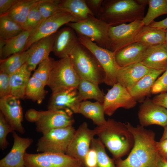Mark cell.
Segmentation results:
<instances>
[{
  "mask_svg": "<svg viewBox=\"0 0 167 167\" xmlns=\"http://www.w3.org/2000/svg\"><path fill=\"white\" fill-rule=\"evenodd\" d=\"M96 135L116 160L128 154L134 143V136L126 124L108 119L106 123L94 129Z\"/></svg>",
  "mask_w": 167,
  "mask_h": 167,
  "instance_id": "2",
  "label": "cell"
},
{
  "mask_svg": "<svg viewBox=\"0 0 167 167\" xmlns=\"http://www.w3.org/2000/svg\"><path fill=\"white\" fill-rule=\"evenodd\" d=\"M144 26L142 20H137L128 24L110 26L109 31L108 49L116 52L135 42L137 34Z\"/></svg>",
  "mask_w": 167,
  "mask_h": 167,
  "instance_id": "10",
  "label": "cell"
},
{
  "mask_svg": "<svg viewBox=\"0 0 167 167\" xmlns=\"http://www.w3.org/2000/svg\"><path fill=\"white\" fill-rule=\"evenodd\" d=\"M34 31L24 30L17 36L4 41L0 39V60L5 59L11 55L22 52L30 35Z\"/></svg>",
  "mask_w": 167,
  "mask_h": 167,
  "instance_id": "25",
  "label": "cell"
},
{
  "mask_svg": "<svg viewBox=\"0 0 167 167\" xmlns=\"http://www.w3.org/2000/svg\"><path fill=\"white\" fill-rule=\"evenodd\" d=\"M136 104L137 101L127 89L117 83L105 95L103 103L105 114L111 116L120 108L129 109L134 107Z\"/></svg>",
  "mask_w": 167,
  "mask_h": 167,
  "instance_id": "14",
  "label": "cell"
},
{
  "mask_svg": "<svg viewBox=\"0 0 167 167\" xmlns=\"http://www.w3.org/2000/svg\"><path fill=\"white\" fill-rule=\"evenodd\" d=\"M135 42L147 47L157 45L165 43V30L144 26L137 34Z\"/></svg>",
  "mask_w": 167,
  "mask_h": 167,
  "instance_id": "26",
  "label": "cell"
},
{
  "mask_svg": "<svg viewBox=\"0 0 167 167\" xmlns=\"http://www.w3.org/2000/svg\"><path fill=\"white\" fill-rule=\"evenodd\" d=\"M79 42L88 49L96 58L105 74L104 83L113 86L117 83V75L120 67L115 59V52L99 46L85 36L77 35Z\"/></svg>",
  "mask_w": 167,
  "mask_h": 167,
  "instance_id": "7",
  "label": "cell"
},
{
  "mask_svg": "<svg viewBox=\"0 0 167 167\" xmlns=\"http://www.w3.org/2000/svg\"><path fill=\"white\" fill-rule=\"evenodd\" d=\"M140 63L120 67L117 75V82L127 89L134 85L149 71Z\"/></svg>",
  "mask_w": 167,
  "mask_h": 167,
  "instance_id": "22",
  "label": "cell"
},
{
  "mask_svg": "<svg viewBox=\"0 0 167 167\" xmlns=\"http://www.w3.org/2000/svg\"><path fill=\"white\" fill-rule=\"evenodd\" d=\"M72 126L52 130L38 140L36 151L66 154L75 131Z\"/></svg>",
  "mask_w": 167,
  "mask_h": 167,
  "instance_id": "8",
  "label": "cell"
},
{
  "mask_svg": "<svg viewBox=\"0 0 167 167\" xmlns=\"http://www.w3.org/2000/svg\"><path fill=\"white\" fill-rule=\"evenodd\" d=\"M45 86L41 80L32 76L26 86L24 97L41 104L48 92L45 89Z\"/></svg>",
  "mask_w": 167,
  "mask_h": 167,
  "instance_id": "33",
  "label": "cell"
},
{
  "mask_svg": "<svg viewBox=\"0 0 167 167\" xmlns=\"http://www.w3.org/2000/svg\"><path fill=\"white\" fill-rule=\"evenodd\" d=\"M59 0H41L38 9L43 20L55 14L63 11L59 6Z\"/></svg>",
  "mask_w": 167,
  "mask_h": 167,
  "instance_id": "38",
  "label": "cell"
},
{
  "mask_svg": "<svg viewBox=\"0 0 167 167\" xmlns=\"http://www.w3.org/2000/svg\"><path fill=\"white\" fill-rule=\"evenodd\" d=\"M165 43L167 45V29L165 30Z\"/></svg>",
  "mask_w": 167,
  "mask_h": 167,
  "instance_id": "52",
  "label": "cell"
},
{
  "mask_svg": "<svg viewBox=\"0 0 167 167\" xmlns=\"http://www.w3.org/2000/svg\"><path fill=\"white\" fill-rule=\"evenodd\" d=\"M31 72L26 63L10 75L11 95L19 99L24 97L25 88Z\"/></svg>",
  "mask_w": 167,
  "mask_h": 167,
  "instance_id": "27",
  "label": "cell"
},
{
  "mask_svg": "<svg viewBox=\"0 0 167 167\" xmlns=\"http://www.w3.org/2000/svg\"><path fill=\"white\" fill-rule=\"evenodd\" d=\"M149 25L155 28L167 29V18L159 21H153Z\"/></svg>",
  "mask_w": 167,
  "mask_h": 167,
  "instance_id": "49",
  "label": "cell"
},
{
  "mask_svg": "<svg viewBox=\"0 0 167 167\" xmlns=\"http://www.w3.org/2000/svg\"><path fill=\"white\" fill-rule=\"evenodd\" d=\"M24 30L20 25L7 15L0 16V39L9 40L17 36Z\"/></svg>",
  "mask_w": 167,
  "mask_h": 167,
  "instance_id": "34",
  "label": "cell"
},
{
  "mask_svg": "<svg viewBox=\"0 0 167 167\" xmlns=\"http://www.w3.org/2000/svg\"><path fill=\"white\" fill-rule=\"evenodd\" d=\"M31 52L29 48L27 50L13 54L8 58L0 60V70L10 75L27 62Z\"/></svg>",
  "mask_w": 167,
  "mask_h": 167,
  "instance_id": "31",
  "label": "cell"
},
{
  "mask_svg": "<svg viewBox=\"0 0 167 167\" xmlns=\"http://www.w3.org/2000/svg\"><path fill=\"white\" fill-rule=\"evenodd\" d=\"M66 25L73 28L77 35L87 37L99 46L109 49L110 26L94 16L90 15L84 20Z\"/></svg>",
  "mask_w": 167,
  "mask_h": 167,
  "instance_id": "6",
  "label": "cell"
},
{
  "mask_svg": "<svg viewBox=\"0 0 167 167\" xmlns=\"http://www.w3.org/2000/svg\"><path fill=\"white\" fill-rule=\"evenodd\" d=\"M19 100L11 95L1 98L0 109L15 131L23 134L25 130L22 124L23 113Z\"/></svg>",
  "mask_w": 167,
  "mask_h": 167,
  "instance_id": "16",
  "label": "cell"
},
{
  "mask_svg": "<svg viewBox=\"0 0 167 167\" xmlns=\"http://www.w3.org/2000/svg\"><path fill=\"white\" fill-rule=\"evenodd\" d=\"M148 10L142 20L145 26L149 25L158 17L167 14V0H148Z\"/></svg>",
  "mask_w": 167,
  "mask_h": 167,
  "instance_id": "35",
  "label": "cell"
},
{
  "mask_svg": "<svg viewBox=\"0 0 167 167\" xmlns=\"http://www.w3.org/2000/svg\"><path fill=\"white\" fill-rule=\"evenodd\" d=\"M103 0H85L87 6L93 15L96 17L99 14Z\"/></svg>",
  "mask_w": 167,
  "mask_h": 167,
  "instance_id": "43",
  "label": "cell"
},
{
  "mask_svg": "<svg viewBox=\"0 0 167 167\" xmlns=\"http://www.w3.org/2000/svg\"><path fill=\"white\" fill-rule=\"evenodd\" d=\"M164 71L150 69L134 85L127 89L128 92L136 101L143 102L146 97L151 93L152 87L158 77Z\"/></svg>",
  "mask_w": 167,
  "mask_h": 167,
  "instance_id": "23",
  "label": "cell"
},
{
  "mask_svg": "<svg viewBox=\"0 0 167 167\" xmlns=\"http://www.w3.org/2000/svg\"><path fill=\"white\" fill-rule=\"evenodd\" d=\"M40 113V111L33 109H30L26 113L25 117L28 121L35 122L37 120Z\"/></svg>",
  "mask_w": 167,
  "mask_h": 167,
  "instance_id": "48",
  "label": "cell"
},
{
  "mask_svg": "<svg viewBox=\"0 0 167 167\" xmlns=\"http://www.w3.org/2000/svg\"><path fill=\"white\" fill-rule=\"evenodd\" d=\"M12 136V147L8 153L0 160V167H27L25 165L24 156L33 140L29 138L21 137L15 131L13 133Z\"/></svg>",
  "mask_w": 167,
  "mask_h": 167,
  "instance_id": "18",
  "label": "cell"
},
{
  "mask_svg": "<svg viewBox=\"0 0 167 167\" xmlns=\"http://www.w3.org/2000/svg\"><path fill=\"white\" fill-rule=\"evenodd\" d=\"M41 1L33 6L29 12L26 21V30L35 31L43 21L38 9L39 3Z\"/></svg>",
  "mask_w": 167,
  "mask_h": 167,
  "instance_id": "39",
  "label": "cell"
},
{
  "mask_svg": "<svg viewBox=\"0 0 167 167\" xmlns=\"http://www.w3.org/2000/svg\"><path fill=\"white\" fill-rule=\"evenodd\" d=\"M24 159L27 167H82L83 165L79 160L63 153L26 152Z\"/></svg>",
  "mask_w": 167,
  "mask_h": 167,
  "instance_id": "9",
  "label": "cell"
},
{
  "mask_svg": "<svg viewBox=\"0 0 167 167\" xmlns=\"http://www.w3.org/2000/svg\"><path fill=\"white\" fill-rule=\"evenodd\" d=\"M78 35L71 28L66 26L56 33L53 52L57 57L61 58L69 56L79 42Z\"/></svg>",
  "mask_w": 167,
  "mask_h": 167,
  "instance_id": "19",
  "label": "cell"
},
{
  "mask_svg": "<svg viewBox=\"0 0 167 167\" xmlns=\"http://www.w3.org/2000/svg\"><path fill=\"white\" fill-rule=\"evenodd\" d=\"M14 130L5 119L2 113L0 112V147L4 150L9 144L6 139L7 135L13 133Z\"/></svg>",
  "mask_w": 167,
  "mask_h": 167,
  "instance_id": "40",
  "label": "cell"
},
{
  "mask_svg": "<svg viewBox=\"0 0 167 167\" xmlns=\"http://www.w3.org/2000/svg\"><path fill=\"white\" fill-rule=\"evenodd\" d=\"M70 22H76L75 19L70 13L64 11L58 12L45 19L30 35L24 51L27 50L34 43L56 33L61 26Z\"/></svg>",
  "mask_w": 167,
  "mask_h": 167,
  "instance_id": "12",
  "label": "cell"
},
{
  "mask_svg": "<svg viewBox=\"0 0 167 167\" xmlns=\"http://www.w3.org/2000/svg\"><path fill=\"white\" fill-rule=\"evenodd\" d=\"M156 148L158 155L167 160V139L156 142Z\"/></svg>",
  "mask_w": 167,
  "mask_h": 167,
  "instance_id": "46",
  "label": "cell"
},
{
  "mask_svg": "<svg viewBox=\"0 0 167 167\" xmlns=\"http://www.w3.org/2000/svg\"><path fill=\"white\" fill-rule=\"evenodd\" d=\"M90 147L94 149L97 153V164L96 167H116L114 160L107 155L105 147L98 139L94 138Z\"/></svg>",
  "mask_w": 167,
  "mask_h": 167,
  "instance_id": "36",
  "label": "cell"
},
{
  "mask_svg": "<svg viewBox=\"0 0 167 167\" xmlns=\"http://www.w3.org/2000/svg\"><path fill=\"white\" fill-rule=\"evenodd\" d=\"M148 47L135 42L115 52L116 61L120 67L141 61Z\"/></svg>",
  "mask_w": 167,
  "mask_h": 167,
  "instance_id": "24",
  "label": "cell"
},
{
  "mask_svg": "<svg viewBox=\"0 0 167 167\" xmlns=\"http://www.w3.org/2000/svg\"><path fill=\"white\" fill-rule=\"evenodd\" d=\"M140 63L149 69L165 71L167 69V45L165 43L148 47Z\"/></svg>",
  "mask_w": 167,
  "mask_h": 167,
  "instance_id": "21",
  "label": "cell"
},
{
  "mask_svg": "<svg viewBox=\"0 0 167 167\" xmlns=\"http://www.w3.org/2000/svg\"><path fill=\"white\" fill-rule=\"evenodd\" d=\"M78 113L91 119L97 126L102 125L106 122L104 117L103 103L98 101L92 102L86 100L82 101L80 105Z\"/></svg>",
  "mask_w": 167,
  "mask_h": 167,
  "instance_id": "28",
  "label": "cell"
},
{
  "mask_svg": "<svg viewBox=\"0 0 167 167\" xmlns=\"http://www.w3.org/2000/svg\"></svg>",
  "mask_w": 167,
  "mask_h": 167,
  "instance_id": "53",
  "label": "cell"
},
{
  "mask_svg": "<svg viewBox=\"0 0 167 167\" xmlns=\"http://www.w3.org/2000/svg\"><path fill=\"white\" fill-rule=\"evenodd\" d=\"M56 33L41 39L30 47L31 52L26 63L30 71L34 70L41 62L49 57L53 51Z\"/></svg>",
  "mask_w": 167,
  "mask_h": 167,
  "instance_id": "20",
  "label": "cell"
},
{
  "mask_svg": "<svg viewBox=\"0 0 167 167\" xmlns=\"http://www.w3.org/2000/svg\"><path fill=\"white\" fill-rule=\"evenodd\" d=\"M19 0H0V16L8 12Z\"/></svg>",
  "mask_w": 167,
  "mask_h": 167,
  "instance_id": "45",
  "label": "cell"
},
{
  "mask_svg": "<svg viewBox=\"0 0 167 167\" xmlns=\"http://www.w3.org/2000/svg\"><path fill=\"white\" fill-rule=\"evenodd\" d=\"M152 101L155 104L167 109V92L161 93L154 96Z\"/></svg>",
  "mask_w": 167,
  "mask_h": 167,
  "instance_id": "47",
  "label": "cell"
},
{
  "mask_svg": "<svg viewBox=\"0 0 167 167\" xmlns=\"http://www.w3.org/2000/svg\"><path fill=\"white\" fill-rule=\"evenodd\" d=\"M138 118L140 125L144 127L157 125L164 127L167 125V109L147 97L139 107Z\"/></svg>",
  "mask_w": 167,
  "mask_h": 167,
  "instance_id": "15",
  "label": "cell"
},
{
  "mask_svg": "<svg viewBox=\"0 0 167 167\" xmlns=\"http://www.w3.org/2000/svg\"><path fill=\"white\" fill-rule=\"evenodd\" d=\"M127 126L133 135L134 143L128 157L115 161L116 167H156L159 155L156 148L155 134L140 125Z\"/></svg>",
  "mask_w": 167,
  "mask_h": 167,
  "instance_id": "1",
  "label": "cell"
},
{
  "mask_svg": "<svg viewBox=\"0 0 167 167\" xmlns=\"http://www.w3.org/2000/svg\"><path fill=\"white\" fill-rule=\"evenodd\" d=\"M40 1L19 0L12 8L5 15L17 23L26 30V21L29 12L33 6Z\"/></svg>",
  "mask_w": 167,
  "mask_h": 167,
  "instance_id": "30",
  "label": "cell"
},
{
  "mask_svg": "<svg viewBox=\"0 0 167 167\" xmlns=\"http://www.w3.org/2000/svg\"><path fill=\"white\" fill-rule=\"evenodd\" d=\"M10 75L0 70V97L11 95Z\"/></svg>",
  "mask_w": 167,
  "mask_h": 167,
  "instance_id": "41",
  "label": "cell"
},
{
  "mask_svg": "<svg viewBox=\"0 0 167 167\" xmlns=\"http://www.w3.org/2000/svg\"><path fill=\"white\" fill-rule=\"evenodd\" d=\"M164 128V131L160 140H162L167 139V125Z\"/></svg>",
  "mask_w": 167,
  "mask_h": 167,
  "instance_id": "51",
  "label": "cell"
},
{
  "mask_svg": "<svg viewBox=\"0 0 167 167\" xmlns=\"http://www.w3.org/2000/svg\"><path fill=\"white\" fill-rule=\"evenodd\" d=\"M73 113L70 110L40 111L38 118L35 122L36 129L43 135L54 129L72 126L75 122Z\"/></svg>",
  "mask_w": 167,
  "mask_h": 167,
  "instance_id": "11",
  "label": "cell"
},
{
  "mask_svg": "<svg viewBox=\"0 0 167 167\" xmlns=\"http://www.w3.org/2000/svg\"><path fill=\"white\" fill-rule=\"evenodd\" d=\"M167 92V69L156 80L151 90V93L156 94Z\"/></svg>",
  "mask_w": 167,
  "mask_h": 167,
  "instance_id": "42",
  "label": "cell"
},
{
  "mask_svg": "<svg viewBox=\"0 0 167 167\" xmlns=\"http://www.w3.org/2000/svg\"><path fill=\"white\" fill-rule=\"evenodd\" d=\"M73 66L81 79L98 84L104 83V71L92 53L79 42L70 54Z\"/></svg>",
  "mask_w": 167,
  "mask_h": 167,
  "instance_id": "4",
  "label": "cell"
},
{
  "mask_svg": "<svg viewBox=\"0 0 167 167\" xmlns=\"http://www.w3.org/2000/svg\"><path fill=\"white\" fill-rule=\"evenodd\" d=\"M81 79L68 56L55 60L47 85L54 93L70 88H77Z\"/></svg>",
  "mask_w": 167,
  "mask_h": 167,
  "instance_id": "5",
  "label": "cell"
},
{
  "mask_svg": "<svg viewBox=\"0 0 167 167\" xmlns=\"http://www.w3.org/2000/svg\"><path fill=\"white\" fill-rule=\"evenodd\" d=\"M83 101L77 88H70L52 93L48 105V109L70 110L77 113Z\"/></svg>",
  "mask_w": 167,
  "mask_h": 167,
  "instance_id": "17",
  "label": "cell"
},
{
  "mask_svg": "<svg viewBox=\"0 0 167 167\" xmlns=\"http://www.w3.org/2000/svg\"><path fill=\"white\" fill-rule=\"evenodd\" d=\"M95 135L94 130L89 129L86 122H83L75 131L66 154L79 160L84 165L85 157Z\"/></svg>",
  "mask_w": 167,
  "mask_h": 167,
  "instance_id": "13",
  "label": "cell"
},
{
  "mask_svg": "<svg viewBox=\"0 0 167 167\" xmlns=\"http://www.w3.org/2000/svg\"><path fill=\"white\" fill-rule=\"evenodd\" d=\"M97 160V153L96 150L90 147L85 157L84 165L86 167H96Z\"/></svg>",
  "mask_w": 167,
  "mask_h": 167,
  "instance_id": "44",
  "label": "cell"
},
{
  "mask_svg": "<svg viewBox=\"0 0 167 167\" xmlns=\"http://www.w3.org/2000/svg\"><path fill=\"white\" fill-rule=\"evenodd\" d=\"M156 167H167V160L159 155L157 161Z\"/></svg>",
  "mask_w": 167,
  "mask_h": 167,
  "instance_id": "50",
  "label": "cell"
},
{
  "mask_svg": "<svg viewBox=\"0 0 167 167\" xmlns=\"http://www.w3.org/2000/svg\"><path fill=\"white\" fill-rule=\"evenodd\" d=\"M148 2V0H103L96 18L110 26L142 20Z\"/></svg>",
  "mask_w": 167,
  "mask_h": 167,
  "instance_id": "3",
  "label": "cell"
},
{
  "mask_svg": "<svg viewBox=\"0 0 167 167\" xmlns=\"http://www.w3.org/2000/svg\"><path fill=\"white\" fill-rule=\"evenodd\" d=\"M77 88L82 101L93 99L97 101L103 103L105 95L100 89L98 84L81 79Z\"/></svg>",
  "mask_w": 167,
  "mask_h": 167,
  "instance_id": "32",
  "label": "cell"
},
{
  "mask_svg": "<svg viewBox=\"0 0 167 167\" xmlns=\"http://www.w3.org/2000/svg\"><path fill=\"white\" fill-rule=\"evenodd\" d=\"M58 4L63 11L69 12L74 17L76 22L86 19L90 15H93L85 0H59Z\"/></svg>",
  "mask_w": 167,
  "mask_h": 167,
  "instance_id": "29",
  "label": "cell"
},
{
  "mask_svg": "<svg viewBox=\"0 0 167 167\" xmlns=\"http://www.w3.org/2000/svg\"><path fill=\"white\" fill-rule=\"evenodd\" d=\"M55 60L49 57L41 62L32 76L41 80L46 86L49 80Z\"/></svg>",
  "mask_w": 167,
  "mask_h": 167,
  "instance_id": "37",
  "label": "cell"
}]
</instances>
